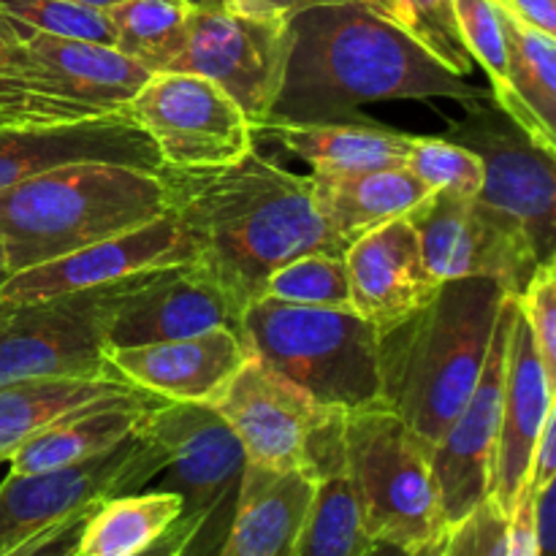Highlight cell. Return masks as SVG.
Listing matches in <instances>:
<instances>
[{"mask_svg":"<svg viewBox=\"0 0 556 556\" xmlns=\"http://www.w3.org/2000/svg\"><path fill=\"white\" fill-rule=\"evenodd\" d=\"M144 391L125 383L119 375L103 378H27L0 383V462L33 434L43 432L71 413L106 402L134 400Z\"/></svg>","mask_w":556,"mask_h":556,"instance_id":"484cf974","label":"cell"},{"mask_svg":"<svg viewBox=\"0 0 556 556\" xmlns=\"http://www.w3.org/2000/svg\"><path fill=\"white\" fill-rule=\"evenodd\" d=\"M326 3H342V0H228V5H233V9L275 16H293L299 14V11Z\"/></svg>","mask_w":556,"mask_h":556,"instance_id":"f6af8a7d","label":"cell"},{"mask_svg":"<svg viewBox=\"0 0 556 556\" xmlns=\"http://www.w3.org/2000/svg\"><path fill=\"white\" fill-rule=\"evenodd\" d=\"M0 465H3V462H0Z\"/></svg>","mask_w":556,"mask_h":556,"instance_id":"f907efd6","label":"cell"},{"mask_svg":"<svg viewBox=\"0 0 556 556\" xmlns=\"http://www.w3.org/2000/svg\"><path fill=\"white\" fill-rule=\"evenodd\" d=\"M258 296L299 307L351 309L345 253H309L288 261L266 277Z\"/></svg>","mask_w":556,"mask_h":556,"instance_id":"e575fe53","label":"cell"},{"mask_svg":"<svg viewBox=\"0 0 556 556\" xmlns=\"http://www.w3.org/2000/svg\"><path fill=\"white\" fill-rule=\"evenodd\" d=\"M0 11L27 30L114 47V27L106 9L74 0H0Z\"/></svg>","mask_w":556,"mask_h":556,"instance_id":"74e56055","label":"cell"},{"mask_svg":"<svg viewBox=\"0 0 556 556\" xmlns=\"http://www.w3.org/2000/svg\"><path fill=\"white\" fill-rule=\"evenodd\" d=\"M74 3L96 5V9H112V5H114V3H123V0H74Z\"/></svg>","mask_w":556,"mask_h":556,"instance_id":"c3c4849f","label":"cell"},{"mask_svg":"<svg viewBox=\"0 0 556 556\" xmlns=\"http://www.w3.org/2000/svg\"><path fill=\"white\" fill-rule=\"evenodd\" d=\"M190 9H226L228 0H185Z\"/></svg>","mask_w":556,"mask_h":556,"instance_id":"7dc6e473","label":"cell"},{"mask_svg":"<svg viewBox=\"0 0 556 556\" xmlns=\"http://www.w3.org/2000/svg\"><path fill=\"white\" fill-rule=\"evenodd\" d=\"M535 489L525 486L519 503L505 514L492 497L448 527L438 556H538Z\"/></svg>","mask_w":556,"mask_h":556,"instance_id":"4dcf8cb0","label":"cell"},{"mask_svg":"<svg viewBox=\"0 0 556 556\" xmlns=\"http://www.w3.org/2000/svg\"><path fill=\"white\" fill-rule=\"evenodd\" d=\"M163 400L152 394L134 396V400L106 402V405L87 407L71 413L43 432L33 434L9 456L11 472L30 476V472L60 470V467L79 465L92 456L106 454L109 448L123 443L136 432L144 413L161 405Z\"/></svg>","mask_w":556,"mask_h":556,"instance_id":"d4e9b609","label":"cell"},{"mask_svg":"<svg viewBox=\"0 0 556 556\" xmlns=\"http://www.w3.org/2000/svg\"><path fill=\"white\" fill-rule=\"evenodd\" d=\"M92 508H96V505H92ZM92 508L79 510V514L47 527V530L33 535L30 541L20 543V546L5 552L3 556H74L76 543H79V535H81V525H85L87 514H90Z\"/></svg>","mask_w":556,"mask_h":556,"instance_id":"ab89813d","label":"cell"},{"mask_svg":"<svg viewBox=\"0 0 556 556\" xmlns=\"http://www.w3.org/2000/svg\"><path fill=\"white\" fill-rule=\"evenodd\" d=\"M516 313H519L516 299L505 296L500 304L481 378H478L472 394L467 396L465 407L456 413V418L432 448L434 481H438L440 503H443L448 527L470 514L478 503H483L492 489L500 416H503L505 353H508V337L514 329Z\"/></svg>","mask_w":556,"mask_h":556,"instance_id":"9a60e30c","label":"cell"},{"mask_svg":"<svg viewBox=\"0 0 556 556\" xmlns=\"http://www.w3.org/2000/svg\"><path fill=\"white\" fill-rule=\"evenodd\" d=\"M250 353L334 413L383 402L380 331L353 309L299 307L258 296L244 307Z\"/></svg>","mask_w":556,"mask_h":556,"instance_id":"5b68a950","label":"cell"},{"mask_svg":"<svg viewBox=\"0 0 556 556\" xmlns=\"http://www.w3.org/2000/svg\"><path fill=\"white\" fill-rule=\"evenodd\" d=\"M508 41V76L516 96L514 123L541 150L556 147V36L500 11Z\"/></svg>","mask_w":556,"mask_h":556,"instance_id":"f1b7e54d","label":"cell"},{"mask_svg":"<svg viewBox=\"0 0 556 556\" xmlns=\"http://www.w3.org/2000/svg\"><path fill=\"white\" fill-rule=\"evenodd\" d=\"M212 407L237 434L244 465L304 470L315 481L345 472L342 413L320 407L261 358L250 356Z\"/></svg>","mask_w":556,"mask_h":556,"instance_id":"ba28073f","label":"cell"},{"mask_svg":"<svg viewBox=\"0 0 556 556\" xmlns=\"http://www.w3.org/2000/svg\"><path fill=\"white\" fill-rule=\"evenodd\" d=\"M554 405L556 391L543 372L525 318L516 313L514 329L508 337V353H505L503 416H500V440L497 454H494L492 489H489V497L505 514L516 508L521 492H525L532 451H535L543 421Z\"/></svg>","mask_w":556,"mask_h":556,"instance_id":"44dd1931","label":"cell"},{"mask_svg":"<svg viewBox=\"0 0 556 556\" xmlns=\"http://www.w3.org/2000/svg\"><path fill=\"white\" fill-rule=\"evenodd\" d=\"M405 168L429 190V193L467 195L476 199L483 185V163L467 147L456 144L448 136H413Z\"/></svg>","mask_w":556,"mask_h":556,"instance_id":"8d00e7d4","label":"cell"},{"mask_svg":"<svg viewBox=\"0 0 556 556\" xmlns=\"http://www.w3.org/2000/svg\"><path fill=\"white\" fill-rule=\"evenodd\" d=\"M123 163L163 172V161L125 109L54 125L0 128V190L71 163Z\"/></svg>","mask_w":556,"mask_h":556,"instance_id":"e0dca14e","label":"cell"},{"mask_svg":"<svg viewBox=\"0 0 556 556\" xmlns=\"http://www.w3.org/2000/svg\"><path fill=\"white\" fill-rule=\"evenodd\" d=\"M168 212L193 258L244 313L266 277L309 253H345L313 199V179L286 172L261 152L215 168H163Z\"/></svg>","mask_w":556,"mask_h":556,"instance_id":"6da1fadb","label":"cell"},{"mask_svg":"<svg viewBox=\"0 0 556 556\" xmlns=\"http://www.w3.org/2000/svg\"><path fill=\"white\" fill-rule=\"evenodd\" d=\"M358 3L413 38L456 76H467L476 65L462 41L454 0H358Z\"/></svg>","mask_w":556,"mask_h":556,"instance_id":"836d02e7","label":"cell"},{"mask_svg":"<svg viewBox=\"0 0 556 556\" xmlns=\"http://www.w3.org/2000/svg\"><path fill=\"white\" fill-rule=\"evenodd\" d=\"M315 481L304 470H261L244 465L231 521L215 556H293L315 500Z\"/></svg>","mask_w":556,"mask_h":556,"instance_id":"603a6c76","label":"cell"},{"mask_svg":"<svg viewBox=\"0 0 556 556\" xmlns=\"http://www.w3.org/2000/svg\"><path fill=\"white\" fill-rule=\"evenodd\" d=\"M182 516V497L168 489L114 494L81 525L74 556H139L155 546Z\"/></svg>","mask_w":556,"mask_h":556,"instance_id":"83f0119b","label":"cell"},{"mask_svg":"<svg viewBox=\"0 0 556 556\" xmlns=\"http://www.w3.org/2000/svg\"><path fill=\"white\" fill-rule=\"evenodd\" d=\"M166 212L163 172L98 161L49 168L0 190L5 271L47 264Z\"/></svg>","mask_w":556,"mask_h":556,"instance_id":"277c9868","label":"cell"},{"mask_svg":"<svg viewBox=\"0 0 556 556\" xmlns=\"http://www.w3.org/2000/svg\"><path fill=\"white\" fill-rule=\"evenodd\" d=\"M101 117L52 96L25 47L20 25L0 11V128Z\"/></svg>","mask_w":556,"mask_h":556,"instance_id":"f546056e","label":"cell"},{"mask_svg":"<svg viewBox=\"0 0 556 556\" xmlns=\"http://www.w3.org/2000/svg\"><path fill=\"white\" fill-rule=\"evenodd\" d=\"M106 11L114 47L152 74H163L179 52L190 5L185 0H123Z\"/></svg>","mask_w":556,"mask_h":556,"instance_id":"1f68e13d","label":"cell"},{"mask_svg":"<svg viewBox=\"0 0 556 556\" xmlns=\"http://www.w3.org/2000/svg\"><path fill=\"white\" fill-rule=\"evenodd\" d=\"M288 30L286 76L266 123H364L362 106L378 101L451 98L470 106L492 98L358 0L299 11Z\"/></svg>","mask_w":556,"mask_h":556,"instance_id":"7a4b0ae2","label":"cell"},{"mask_svg":"<svg viewBox=\"0 0 556 556\" xmlns=\"http://www.w3.org/2000/svg\"><path fill=\"white\" fill-rule=\"evenodd\" d=\"M369 546L372 538L364 530L356 494L345 472L318 481L293 556H362Z\"/></svg>","mask_w":556,"mask_h":556,"instance_id":"d6a6232c","label":"cell"},{"mask_svg":"<svg viewBox=\"0 0 556 556\" xmlns=\"http://www.w3.org/2000/svg\"><path fill=\"white\" fill-rule=\"evenodd\" d=\"M313 199L329 231L342 244L407 217L429 190L405 166L372 168L348 174H309Z\"/></svg>","mask_w":556,"mask_h":556,"instance_id":"cb8c5ba5","label":"cell"},{"mask_svg":"<svg viewBox=\"0 0 556 556\" xmlns=\"http://www.w3.org/2000/svg\"><path fill=\"white\" fill-rule=\"evenodd\" d=\"M258 130L271 134L291 155L307 163L313 174L372 172L405 166L410 134L389 130L375 119L364 123H266Z\"/></svg>","mask_w":556,"mask_h":556,"instance_id":"4316f807","label":"cell"},{"mask_svg":"<svg viewBox=\"0 0 556 556\" xmlns=\"http://www.w3.org/2000/svg\"><path fill=\"white\" fill-rule=\"evenodd\" d=\"M456 22H459L462 41L470 52L472 63L483 68L492 81L494 106L503 109L510 119H516V96L508 76V41L500 9L492 0H454Z\"/></svg>","mask_w":556,"mask_h":556,"instance_id":"d590c367","label":"cell"},{"mask_svg":"<svg viewBox=\"0 0 556 556\" xmlns=\"http://www.w3.org/2000/svg\"><path fill=\"white\" fill-rule=\"evenodd\" d=\"M492 3L514 20L556 36V0H492Z\"/></svg>","mask_w":556,"mask_h":556,"instance_id":"7bdbcfd3","label":"cell"},{"mask_svg":"<svg viewBox=\"0 0 556 556\" xmlns=\"http://www.w3.org/2000/svg\"><path fill=\"white\" fill-rule=\"evenodd\" d=\"M163 467L166 451L136 427L123 443L79 465L30 476L9 472L0 483V556L101 500L141 492Z\"/></svg>","mask_w":556,"mask_h":556,"instance_id":"8fae6325","label":"cell"},{"mask_svg":"<svg viewBox=\"0 0 556 556\" xmlns=\"http://www.w3.org/2000/svg\"><path fill=\"white\" fill-rule=\"evenodd\" d=\"M193 258L188 237L174 220L172 212L150 223L101 239L96 244L74 250L68 255L14 271L0 280V302L25 304L38 299L63 296V293L87 291V288L109 286L130 275L166 266L188 264Z\"/></svg>","mask_w":556,"mask_h":556,"instance_id":"2e32d148","label":"cell"},{"mask_svg":"<svg viewBox=\"0 0 556 556\" xmlns=\"http://www.w3.org/2000/svg\"><path fill=\"white\" fill-rule=\"evenodd\" d=\"M345 266L351 309L380 334L418 313L440 288L407 217L386 223L348 244Z\"/></svg>","mask_w":556,"mask_h":556,"instance_id":"d6986e66","label":"cell"},{"mask_svg":"<svg viewBox=\"0 0 556 556\" xmlns=\"http://www.w3.org/2000/svg\"><path fill=\"white\" fill-rule=\"evenodd\" d=\"M438 552H440V548H438ZM438 552H407V548L394 546V543L372 541V546H369L362 556H438Z\"/></svg>","mask_w":556,"mask_h":556,"instance_id":"bcb514c9","label":"cell"},{"mask_svg":"<svg viewBox=\"0 0 556 556\" xmlns=\"http://www.w3.org/2000/svg\"><path fill=\"white\" fill-rule=\"evenodd\" d=\"M407 220L429 271L440 282L489 277L516 299L538 269L527 239L500 223L476 199L438 190L429 193Z\"/></svg>","mask_w":556,"mask_h":556,"instance_id":"5bb4252c","label":"cell"},{"mask_svg":"<svg viewBox=\"0 0 556 556\" xmlns=\"http://www.w3.org/2000/svg\"><path fill=\"white\" fill-rule=\"evenodd\" d=\"M9 275V271H5V261H3V248H0V280H3V277Z\"/></svg>","mask_w":556,"mask_h":556,"instance_id":"681fc988","label":"cell"},{"mask_svg":"<svg viewBox=\"0 0 556 556\" xmlns=\"http://www.w3.org/2000/svg\"><path fill=\"white\" fill-rule=\"evenodd\" d=\"M20 33L41 74L43 87L52 96L92 114H112L125 109L152 76V71L109 43L47 36L22 25Z\"/></svg>","mask_w":556,"mask_h":556,"instance_id":"7402d4cb","label":"cell"},{"mask_svg":"<svg viewBox=\"0 0 556 556\" xmlns=\"http://www.w3.org/2000/svg\"><path fill=\"white\" fill-rule=\"evenodd\" d=\"M248 340L237 329H210L182 340L106 348V362L119 378L163 402L212 405L248 364Z\"/></svg>","mask_w":556,"mask_h":556,"instance_id":"ac0fdd59","label":"cell"},{"mask_svg":"<svg viewBox=\"0 0 556 556\" xmlns=\"http://www.w3.org/2000/svg\"><path fill=\"white\" fill-rule=\"evenodd\" d=\"M152 271L38 302H0V383L117 375L106 362L109 331Z\"/></svg>","mask_w":556,"mask_h":556,"instance_id":"52a82bcc","label":"cell"},{"mask_svg":"<svg viewBox=\"0 0 556 556\" xmlns=\"http://www.w3.org/2000/svg\"><path fill=\"white\" fill-rule=\"evenodd\" d=\"M516 304L532 334L543 372L556 391V258L538 264L525 291L516 296Z\"/></svg>","mask_w":556,"mask_h":556,"instance_id":"f35d334b","label":"cell"},{"mask_svg":"<svg viewBox=\"0 0 556 556\" xmlns=\"http://www.w3.org/2000/svg\"><path fill=\"white\" fill-rule=\"evenodd\" d=\"M535 546L538 556H554L556 546V481L546 483L535 492Z\"/></svg>","mask_w":556,"mask_h":556,"instance_id":"b9f144b4","label":"cell"},{"mask_svg":"<svg viewBox=\"0 0 556 556\" xmlns=\"http://www.w3.org/2000/svg\"><path fill=\"white\" fill-rule=\"evenodd\" d=\"M139 429L166 451L163 489L182 497V516L199 519V532L212 530V538H220L223 543L215 527L228 530L231 516L223 514L233 508L244 470V451L237 434L215 407L188 402H161L150 407Z\"/></svg>","mask_w":556,"mask_h":556,"instance_id":"4fadbf2b","label":"cell"},{"mask_svg":"<svg viewBox=\"0 0 556 556\" xmlns=\"http://www.w3.org/2000/svg\"><path fill=\"white\" fill-rule=\"evenodd\" d=\"M220 326L242 331V309L188 261L155 269L130 293L109 331V348L182 340Z\"/></svg>","mask_w":556,"mask_h":556,"instance_id":"ffe728a7","label":"cell"},{"mask_svg":"<svg viewBox=\"0 0 556 556\" xmlns=\"http://www.w3.org/2000/svg\"><path fill=\"white\" fill-rule=\"evenodd\" d=\"M166 168H215L255 150L253 123L228 92L195 74H152L125 106Z\"/></svg>","mask_w":556,"mask_h":556,"instance_id":"7c38bea8","label":"cell"},{"mask_svg":"<svg viewBox=\"0 0 556 556\" xmlns=\"http://www.w3.org/2000/svg\"><path fill=\"white\" fill-rule=\"evenodd\" d=\"M505 296L489 277L445 280L418 313L380 334L383 402L429 448L476 389Z\"/></svg>","mask_w":556,"mask_h":556,"instance_id":"3957f363","label":"cell"},{"mask_svg":"<svg viewBox=\"0 0 556 556\" xmlns=\"http://www.w3.org/2000/svg\"><path fill=\"white\" fill-rule=\"evenodd\" d=\"M552 481H556V405L548 410L541 429V438H538L535 451H532L527 486L538 492V489H543Z\"/></svg>","mask_w":556,"mask_h":556,"instance_id":"60d3db41","label":"cell"},{"mask_svg":"<svg viewBox=\"0 0 556 556\" xmlns=\"http://www.w3.org/2000/svg\"><path fill=\"white\" fill-rule=\"evenodd\" d=\"M201 530V521L199 519H190V516H179L177 525L161 538L152 548H147L144 554L139 556H182L185 548L190 546L195 532Z\"/></svg>","mask_w":556,"mask_h":556,"instance_id":"ee69618b","label":"cell"},{"mask_svg":"<svg viewBox=\"0 0 556 556\" xmlns=\"http://www.w3.org/2000/svg\"><path fill=\"white\" fill-rule=\"evenodd\" d=\"M288 16L226 9H190L179 52L166 71L210 79L239 103L253 130L269 119L286 76Z\"/></svg>","mask_w":556,"mask_h":556,"instance_id":"30bf717a","label":"cell"},{"mask_svg":"<svg viewBox=\"0 0 556 556\" xmlns=\"http://www.w3.org/2000/svg\"><path fill=\"white\" fill-rule=\"evenodd\" d=\"M342 465L372 541L438 552L448 519L432 448L386 402L342 413Z\"/></svg>","mask_w":556,"mask_h":556,"instance_id":"8992f818","label":"cell"},{"mask_svg":"<svg viewBox=\"0 0 556 556\" xmlns=\"http://www.w3.org/2000/svg\"><path fill=\"white\" fill-rule=\"evenodd\" d=\"M451 141L476 152L483 163L478 204L527 239L538 264L556 258V172L554 155L541 150L503 109L470 103L454 125Z\"/></svg>","mask_w":556,"mask_h":556,"instance_id":"9c48e42d","label":"cell"}]
</instances>
